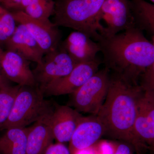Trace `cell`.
<instances>
[{"label": "cell", "mask_w": 154, "mask_h": 154, "mask_svg": "<svg viewBox=\"0 0 154 154\" xmlns=\"http://www.w3.org/2000/svg\"><path fill=\"white\" fill-rule=\"evenodd\" d=\"M105 67L127 82L139 85L141 76L154 64V40L135 27L97 42Z\"/></svg>", "instance_id": "1"}, {"label": "cell", "mask_w": 154, "mask_h": 154, "mask_svg": "<svg viewBox=\"0 0 154 154\" xmlns=\"http://www.w3.org/2000/svg\"><path fill=\"white\" fill-rule=\"evenodd\" d=\"M143 90L140 85H131L112 73L106 99L96 115L105 127V134L135 149L134 125L138 100Z\"/></svg>", "instance_id": "2"}, {"label": "cell", "mask_w": 154, "mask_h": 154, "mask_svg": "<svg viewBox=\"0 0 154 154\" xmlns=\"http://www.w3.org/2000/svg\"><path fill=\"white\" fill-rule=\"evenodd\" d=\"M105 1L56 0L52 23L85 33L97 42L101 37L97 18Z\"/></svg>", "instance_id": "3"}, {"label": "cell", "mask_w": 154, "mask_h": 154, "mask_svg": "<svg viewBox=\"0 0 154 154\" xmlns=\"http://www.w3.org/2000/svg\"><path fill=\"white\" fill-rule=\"evenodd\" d=\"M53 110L49 102L44 99L39 88L21 86L8 118L0 129L25 128Z\"/></svg>", "instance_id": "4"}, {"label": "cell", "mask_w": 154, "mask_h": 154, "mask_svg": "<svg viewBox=\"0 0 154 154\" xmlns=\"http://www.w3.org/2000/svg\"><path fill=\"white\" fill-rule=\"evenodd\" d=\"M110 70L107 68L98 70L73 93L70 104L79 112L96 115L107 96Z\"/></svg>", "instance_id": "5"}, {"label": "cell", "mask_w": 154, "mask_h": 154, "mask_svg": "<svg viewBox=\"0 0 154 154\" xmlns=\"http://www.w3.org/2000/svg\"><path fill=\"white\" fill-rule=\"evenodd\" d=\"M97 23L98 33L104 37L135 27L131 0H105Z\"/></svg>", "instance_id": "6"}, {"label": "cell", "mask_w": 154, "mask_h": 154, "mask_svg": "<svg viewBox=\"0 0 154 154\" xmlns=\"http://www.w3.org/2000/svg\"><path fill=\"white\" fill-rule=\"evenodd\" d=\"M134 134L136 149L153 148L154 91L143 90L139 98Z\"/></svg>", "instance_id": "7"}, {"label": "cell", "mask_w": 154, "mask_h": 154, "mask_svg": "<svg viewBox=\"0 0 154 154\" xmlns=\"http://www.w3.org/2000/svg\"><path fill=\"white\" fill-rule=\"evenodd\" d=\"M77 65L60 45L44 54L41 64L33 71L36 84L42 88L68 75Z\"/></svg>", "instance_id": "8"}, {"label": "cell", "mask_w": 154, "mask_h": 154, "mask_svg": "<svg viewBox=\"0 0 154 154\" xmlns=\"http://www.w3.org/2000/svg\"><path fill=\"white\" fill-rule=\"evenodd\" d=\"M101 63L102 61L96 57L91 61L78 64L68 75L39 88L44 96L72 94L99 70Z\"/></svg>", "instance_id": "9"}, {"label": "cell", "mask_w": 154, "mask_h": 154, "mask_svg": "<svg viewBox=\"0 0 154 154\" xmlns=\"http://www.w3.org/2000/svg\"><path fill=\"white\" fill-rule=\"evenodd\" d=\"M17 23L22 24L37 42L44 54L57 48L62 34L52 22L45 23L32 18L22 11L11 12Z\"/></svg>", "instance_id": "10"}, {"label": "cell", "mask_w": 154, "mask_h": 154, "mask_svg": "<svg viewBox=\"0 0 154 154\" xmlns=\"http://www.w3.org/2000/svg\"><path fill=\"white\" fill-rule=\"evenodd\" d=\"M30 62L17 53L6 50L4 51L2 57V71L8 80L19 85L36 87Z\"/></svg>", "instance_id": "11"}, {"label": "cell", "mask_w": 154, "mask_h": 154, "mask_svg": "<svg viewBox=\"0 0 154 154\" xmlns=\"http://www.w3.org/2000/svg\"><path fill=\"white\" fill-rule=\"evenodd\" d=\"M105 133V127L97 116H83L72 136L69 149L72 154L87 149Z\"/></svg>", "instance_id": "12"}, {"label": "cell", "mask_w": 154, "mask_h": 154, "mask_svg": "<svg viewBox=\"0 0 154 154\" xmlns=\"http://www.w3.org/2000/svg\"><path fill=\"white\" fill-rule=\"evenodd\" d=\"M83 116L70 106H55L51 116V125L54 139L61 143L69 142Z\"/></svg>", "instance_id": "13"}, {"label": "cell", "mask_w": 154, "mask_h": 154, "mask_svg": "<svg viewBox=\"0 0 154 154\" xmlns=\"http://www.w3.org/2000/svg\"><path fill=\"white\" fill-rule=\"evenodd\" d=\"M60 45L76 64L94 60L100 51L97 42L78 31L70 33Z\"/></svg>", "instance_id": "14"}, {"label": "cell", "mask_w": 154, "mask_h": 154, "mask_svg": "<svg viewBox=\"0 0 154 154\" xmlns=\"http://www.w3.org/2000/svg\"><path fill=\"white\" fill-rule=\"evenodd\" d=\"M4 45L7 50L17 53L37 65L41 64L44 55L37 42L22 24L17 26L14 33Z\"/></svg>", "instance_id": "15"}, {"label": "cell", "mask_w": 154, "mask_h": 154, "mask_svg": "<svg viewBox=\"0 0 154 154\" xmlns=\"http://www.w3.org/2000/svg\"><path fill=\"white\" fill-rule=\"evenodd\" d=\"M52 111L28 127L26 154H43L53 143L54 138L51 125Z\"/></svg>", "instance_id": "16"}, {"label": "cell", "mask_w": 154, "mask_h": 154, "mask_svg": "<svg viewBox=\"0 0 154 154\" xmlns=\"http://www.w3.org/2000/svg\"><path fill=\"white\" fill-rule=\"evenodd\" d=\"M0 137V152L2 154H26L28 128L6 129Z\"/></svg>", "instance_id": "17"}, {"label": "cell", "mask_w": 154, "mask_h": 154, "mask_svg": "<svg viewBox=\"0 0 154 154\" xmlns=\"http://www.w3.org/2000/svg\"><path fill=\"white\" fill-rule=\"evenodd\" d=\"M135 27L154 35V5L145 0H131Z\"/></svg>", "instance_id": "18"}, {"label": "cell", "mask_w": 154, "mask_h": 154, "mask_svg": "<svg viewBox=\"0 0 154 154\" xmlns=\"http://www.w3.org/2000/svg\"><path fill=\"white\" fill-rule=\"evenodd\" d=\"M54 0H22L18 11H22L34 19L50 23V17L53 15Z\"/></svg>", "instance_id": "19"}, {"label": "cell", "mask_w": 154, "mask_h": 154, "mask_svg": "<svg viewBox=\"0 0 154 154\" xmlns=\"http://www.w3.org/2000/svg\"><path fill=\"white\" fill-rule=\"evenodd\" d=\"M20 87L9 85L0 91V128L8 118Z\"/></svg>", "instance_id": "20"}, {"label": "cell", "mask_w": 154, "mask_h": 154, "mask_svg": "<svg viewBox=\"0 0 154 154\" xmlns=\"http://www.w3.org/2000/svg\"><path fill=\"white\" fill-rule=\"evenodd\" d=\"M16 21L12 13L0 5V45H5L16 30Z\"/></svg>", "instance_id": "21"}, {"label": "cell", "mask_w": 154, "mask_h": 154, "mask_svg": "<svg viewBox=\"0 0 154 154\" xmlns=\"http://www.w3.org/2000/svg\"><path fill=\"white\" fill-rule=\"evenodd\" d=\"M139 85L144 90L154 91V64L149 66L141 76Z\"/></svg>", "instance_id": "22"}, {"label": "cell", "mask_w": 154, "mask_h": 154, "mask_svg": "<svg viewBox=\"0 0 154 154\" xmlns=\"http://www.w3.org/2000/svg\"><path fill=\"white\" fill-rule=\"evenodd\" d=\"M43 154H72L69 148L63 143H52L46 149Z\"/></svg>", "instance_id": "23"}, {"label": "cell", "mask_w": 154, "mask_h": 154, "mask_svg": "<svg viewBox=\"0 0 154 154\" xmlns=\"http://www.w3.org/2000/svg\"><path fill=\"white\" fill-rule=\"evenodd\" d=\"M22 0H0V5L10 12L18 10Z\"/></svg>", "instance_id": "24"}, {"label": "cell", "mask_w": 154, "mask_h": 154, "mask_svg": "<svg viewBox=\"0 0 154 154\" xmlns=\"http://www.w3.org/2000/svg\"><path fill=\"white\" fill-rule=\"evenodd\" d=\"M114 154H131V149L128 145L121 144L118 146Z\"/></svg>", "instance_id": "25"}, {"label": "cell", "mask_w": 154, "mask_h": 154, "mask_svg": "<svg viewBox=\"0 0 154 154\" xmlns=\"http://www.w3.org/2000/svg\"><path fill=\"white\" fill-rule=\"evenodd\" d=\"M8 80L6 78L2 72H0V91L9 85Z\"/></svg>", "instance_id": "26"}, {"label": "cell", "mask_w": 154, "mask_h": 154, "mask_svg": "<svg viewBox=\"0 0 154 154\" xmlns=\"http://www.w3.org/2000/svg\"><path fill=\"white\" fill-rule=\"evenodd\" d=\"M4 50L2 48V46L0 45V72H2V67H1V62H2V57L3 53Z\"/></svg>", "instance_id": "27"}, {"label": "cell", "mask_w": 154, "mask_h": 154, "mask_svg": "<svg viewBox=\"0 0 154 154\" xmlns=\"http://www.w3.org/2000/svg\"><path fill=\"white\" fill-rule=\"evenodd\" d=\"M150 2H151L152 3H154V0H149Z\"/></svg>", "instance_id": "28"}, {"label": "cell", "mask_w": 154, "mask_h": 154, "mask_svg": "<svg viewBox=\"0 0 154 154\" xmlns=\"http://www.w3.org/2000/svg\"></svg>", "instance_id": "29"}]
</instances>
